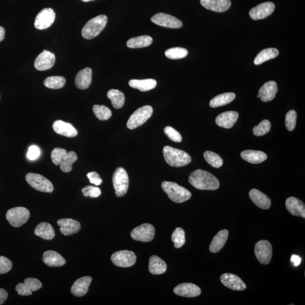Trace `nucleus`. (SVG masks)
I'll return each mask as SVG.
<instances>
[{"label":"nucleus","instance_id":"1","mask_svg":"<svg viewBox=\"0 0 305 305\" xmlns=\"http://www.w3.org/2000/svg\"><path fill=\"white\" fill-rule=\"evenodd\" d=\"M188 181L192 186L199 190L215 191L220 186L219 181L215 176L202 170L192 173Z\"/></svg>","mask_w":305,"mask_h":305},{"label":"nucleus","instance_id":"2","mask_svg":"<svg viewBox=\"0 0 305 305\" xmlns=\"http://www.w3.org/2000/svg\"><path fill=\"white\" fill-rule=\"evenodd\" d=\"M163 154L166 163L175 168L186 166L192 161L191 156L187 152L170 146L163 148Z\"/></svg>","mask_w":305,"mask_h":305},{"label":"nucleus","instance_id":"3","mask_svg":"<svg viewBox=\"0 0 305 305\" xmlns=\"http://www.w3.org/2000/svg\"><path fill=\"white\" fill-rule=\"evenodd\" d=\"M161 186L171 200L176 203H183L191 198V192L176 183L165 181Z\"/></svg>","mask_w":305,"mask_h":305},{"label":"nucleus","instance_id":"4","mask_svg":"<svg viewBox=\"0 0 305 305\" xmlns=\"http://www.w3.org/2000/svg\"><path fill=\"white\" fill-rule=\"evenodd\" d=\"M108 23V17L100 15L92 18L87 22L82 31L83 38L90 40L96 38L103 31Z\"/></svg>","mask_w":305,"mask_h":305},{"label":"nucleus","instance_id":"5","mask_svg":"<svg viewBox=\"0 0 305 305\" xmlns=\"http://www.w3.org/2000/svg\"><path fill=\"white\" fill-rule=\"evenodd\" d=\"M153 112V109L150 105H146L138 109L130 116L127 127L130 130H134L143 125L150 119Z\"/></svg>","mask_w":305,"mask_h":305},{"label":"nucleus","instance_id":"6","mask_svg":"<svg viewBox=\"0 0 305 305\" xmlns=\"http://www.w3.org/2000/svg\"><path fill=\"white\" fill-rule=\"evenodd\" d=\"M112 183L117 197H123L129 190V178L125 169L118 168L112 176Z\"/></svg>","mask_w":305,"mask_h":305},{"label":"nucleus","instance_id":"7","mask_svg":"<svg viewBox=\"0 0 305 305\" xmlns=\"http://www.w3.org/2000/svg\"><path fill=\"white\" fill-rule=\"evenodd\" d=\"M25 180L30 186L35 190L45 193H52L54 187L52 183L46 177L40 174L28 173L25 176Z\"/></svg>","mask_w":305,"mask_h":305},{"label":"nucleus","instance_id":"8","mask_svg":"<svg viewBox=\"0 0 305 305\" xmlns=\"http://www.w3.org/2000/svg\"><path fill=\"white\" fill-rule=\"evenodd\" d=\"M30 217L29 210L23 207H16L8 210L6 218L14 227H20L27 222Z\"/></svg>","mask_w":305,"mask_h":305},{"label":"nucleus","instance_id":"9","mask_svg":"<svg viewBox=\"0 0 305 305\" xmlns=\"http://www.w3.org/2000/svg\"><path fill=\"white\" fill-rule=\"evenodd\" d=\"M111 260L112 263L118 267H130L135 264L136 256L130 250H121L112 254Z\"/></svg>","mask_w":305,"mask_h":305},{"label":"nucleus","instance_id":"10","mask_svg":"<svg viewBox=\"0 0 305 305\" xmlns=\"http://www.w3.org/2000/svg\"><path fill=\"white\" fill-rule=\"evenodd\" d=\"M155 232V228L152 225L145 223L134 228L131 236L136 241L150 242L153 240Z\"/></svg>","mask_w":305,"mask_h":305},{"label":"nucleus","instance_id":"11","mask_svg":"<svg viewBox=\"0 0 305 305\" xmlns=\"http://www.w3.org/2000/svg\"><path fill=\"white\" fill-rule=\"evenodd\" d=\"M254 252L257 259L262 264H269L272 259V248L271 243L267 240H261L256 243Z\"/></svg>","mask_w":305,"mask_h":305},{"label":"nucleus","instance_id":"12","mask_svg":"<svg viewBox=\"0 0 305 305\" xmlns=\"http://www.w3.org/2000/svg\"><path fill=\"white\" fill-rule=\"evenodd\" d=\"M56 18V13L52 8H45L40 12L35 21V27L38 30H45L52 25Z\"/></svg>","mask_w":305,"mask_h":305},{"label":"nucleus","instance_id":"13","mask_svg":"<svg viewBox=\"0 0 305 305\" xmlns=\"http://www.w3.org/2000/svg\"><path fill=\"white\" fill-rule=\"evenodd\" d=\"M152 22L170 28H179L183 26L182 22L169 14L159 13L151 18Z\"/></svg>","mask_w":305,"mask_h":305},{"label":"nucleus","instance_id":"14","mask_svg":"<svg viewBox=\"0 0 305 305\" xmlns=\"http://www.w3.org/2000/svg\"><path fill=\"white\" fill-rule=\"evenodd\" d=\"M275 8L273 2H263L250 10L249 16L253 20H263L270 16L274 12Z\"/></svg>","mask_w":305,"mask_h":305},{"label":"nucleus","instance_id":"15","mask_svg":"<svg viewBox=\"0 0 305 305\" xmlns=\"http://www.w3.org/2000/svg\"><path fill=\"white\" fill-rule=\"evenodd\" d=\"M55 61L54 54L44 50L36 58L34 66L39 71L48 70L53 66Z\"/></svg>","mask_w":305,"mask_h":305},{"label":"nucleus","instance_id":"16","mask_svg":"<svg viewBox=\"0 0 305 305\" xmlns=\"http://www.w3.org/2000/svg\"><path fill=\"white\" fill-rule=\"evenodd\" d=\"M220 282L223 285L231 290L242 291L246 288V286L238 276L231 273H226L221 275Z\"/></svg>","mask_w":305,"mask_h":305},{"label":"nucleus","instance_id":"17","mask_svg":"<svg viewBox=\"0 0 305 305\" xmlns=\"http://www.w3.org/2000/svg\"><path fill=\"white\" fill-rule=\"evenodd\" d=\"M174 292L176 295L184 297H196L201 295V290L198 286L192 283H183L176 286Z\"/></svg>","mask_w":305,"mask_h":305},{"label":"nucleus","instance_id":"18","mask_svg":"<svg viewBox=\"0 0 305 305\" xmlns=\"http://www.w3.org/2000/svg\"><path fill=\"white\" fill-rule=\"evenodd\" d=\"M60 227V232L65 236H70L78 233L81 229V223L77 220L70 219H61L57 221Z\"/></svg>","mask_w":305,"mask_h":305},{"label":"nucleus","instance_id":"19","mask_svg":"<svg viewBox=\"0 0 305 305\" xmlns=\"http://www.w3.org/2000/svg\"><path fill=\"white\" fill-rule=\"evenodd\" d=\"M285 206L288 212L292 215L305 218V203L300 199L295 197L288 198L285 201Z\"/></svg>","mask_w":305,"mask_h":305},{"label":"nucleus","instance_id":"20","mask_svg":"<svg viewBox=\"0 0 305 305\" xmlns=\"http://www.w3.org/2000/svg\"><path fill=\"white\" fill-rule=\"evenodd\" d=\"M277 83L274 81L268 82L260 89L257 97L261 101L266 103L274 99L276 94L278 92Z\"/></svg>","mask_w":305,"mask_h":305},{"label":"nucleus","instance_id":"21","mask_svg":"<svg viewBox=\"0 0 305 305\" xmlns=\"http://www.w3.org/2000/svg\"><path fill=\"white\" fill-rule=\"evenodd\" d=\"M239 113L235 111H228L220 114L216 119L218 126L224 129H231L238 121Z\"/></svg>","mask_w":305,"mask_h":305},{"label":"nucleus","instance_id":"22","mask_svg":"<svg viewBox=\"0 0 305 305\" xmlns=\"http://www.w3.org/2000/svg\"><path fill=\"white\" fill-rule=\"evenodd\" d=\"M200 2L205 8L218 13L226 12L231 5V0H200Z\"/></svg>","mask_w":305,"mask_h":305},{"label":"nucleus","instance_id":"23","mask_svg":"<svg viewBox=\"0 0 305 305\" xmlns=\"http://www.w3.org/2000/svg\"><path fill=\"white\" fill-rule=\"evenodd\" d=\"M54 131L62 136L74 137L78 135L77 130L70 123L58 120L53 123Z\"/></svg>","mask_w":305,"mask_h":305},{"label":"nucleus","instance_id":"24","mask_svg":"<svg viewBox=\"0 0 305 305\" xmlns=\"http://www.w3.org/2000/svg\"><path fill=\"white\" fill-rule=\"evenodd\" d=\"M92 70L89 67H86L79 71L76 76L75 83L80 89L88 88L92 83Z\"/></svg>","mask_w":305,"mask_h":305},{"label":"nucleus","instance_id":"25","mask_svg":"<svg viewBox=\"0 0 305 305\" xmlns=\"http://www.w3.org/2000/svg\"><path fill=\"white\" fill-rule=\"evenodd\" d=\"M249 195L254 204L260 209L267 210L270 208L271 205L270 198L262 192L256 189H252L249 192Z\"/></svg>","mask_w":305,"mask_h":305},{"label":"nucleus","instance_id":"26","mask_svg":"<svg viewBox=\"0 0 305 305\" xmlns=\"http://www.w3.org/2000/svg\"><path fill=\"white\" fill-rule=\"evenodd\" d=\"M92 278L90 277H85L76 281L72 285L71 292L76 297H82L86 295L88 291Z\"/></svg>","mask_w":305,"mask_h":305},{"label":"nucleus","instance_id":"27","mask_svg":"<svg viewBox=\"0 0 305 305\" xmlns=\"http://www.w3.org/2000/svg\"><path fill=\"white\" fill-rule=\"evenodd\" d=\"M43 261L49 267H61L66 263V260L59 253L48 250L44 253Z\"/></svg>","mask_w":305,"mask_h":305},{"label":"nucleus","instance_id":"28","mask_svg":"<svg viewBox=\"0 0 305 305\" xmlns=\"http://www.w3.org/2000/svg\"><path fill=\"white\" fill-rule=\"evenodd\" d=\"M229 232L227 230H223L218 232L210 243V251L213 253L219 252L223 248L227 241Z\"/></svg>","mask_w":305,"mask_h":305},{"label":"nucleus","instance_id":"29","mask_svg":"<svg viewBox=\"0 0 305 305\" xmlns=\"http://www.w3.org/2000/svg\"><path fill=\"white\" fill-rule=\"evenodd\" d=\"M241 157L252 164H259L266 161L267 155L262 151L246 150L241 152Z\"/></svg>","mask_w":305,"mask_h":305},{"label":"nucleus","instance_id":"30","mask_svg":"<svg viewBox=\"0 0 305 305\" xmlns=\"http://www.w3.org/2000/svg\"><path fill=\"white\" fill-rule=\"evenodd\" d=\"M149 270L152 275H161L166 271L167 264L158 256H152L149 261Z\"/></svg>","mask_w":305,"mask_h":305},{"label":"nucleus","instance_id":"31","mask_svg":"<svg viewBox=\"0 0 305 305\" xmlns=\"http://www.w3.org/2000/svg\"><path fill=\"white\" fill-rule=\"evenodd\" d=\"M157 81L154 79H148L143 80L132 79L129 82V85L132 88L137 89L142 92H147L155 88Z\"/></svg>","mask_w":305,"mask_h":305},{"label":"nucleus","instance_id":"32","mask_svg":"<svg viewBox=\"0 0 305 305\" xmlns=\"http://www.w3.org/2000/svg\"><path fill=\"white\" fill-rule=\"evenodd\" d=\"M35 234L47 240H50L55 237V232L52 225L47 222H42L36 226Z\"/></svg>","mask_w":305,"mask_h":305},{"label":"nucleus","instance_id":"33","mask_svg":"<svg viewBox=\"0 0 305 305\" xmlns=\"http://www.w3.org/2000/svg\"><path fill=\"white\" fill-rule=\"evenodd\" d=\"M236 97L233 92L224 93L214 97L210 102V106L213 108L223 107L233 101Z\"/></svg>","mask_w":305,"mask_h":305},{"label":"nucleus","instance_id":"34","mask_svg":"<svg viewBox=\"0 0 305 305\" xmlns=\"http://www.w3.org/2000/svg\"><path fill=\"white\" fill-rule=\"evenodd\" d=\"M107 96L111 101V104L115 109H119L124 106L125 96L121 91L118 89H112L109 90Z\"/></svg>","mask_w":305,"mask_h":305},{"label":"nucleus","instance_id":"35","mask_svg":"<svg viewBox=\"0 0 305 305\" xmlns=\"http://www.w3.org/2000/svg\"><path fill=\"white\" fill-rule=\"evenodd\" d=\"M152 42V39L151 36L144 35L129 39L127 41V46L130 48H144L151 45Z\"/></svg>","mask_w":305,"mask_h":305},{"label":"nucleus","instance_id":"36","mask_svg":"<svg viewBox=\"0 0 305 305\" xmlns=\"http://www.w3.org/2000/svg\"><path fill=\"white\" fill-rule=\"evenodd\" d=\"M279 54V52L277 49L272 48L265 49L258 54L254 59V63L256 65H260L264 62L275 59L278 56Z\"/></svg>","mask_w":305,"mask_h":305},{"label":"nucleus","instance_id":"37","mask_svg":"<svg viewBox=\"0 0 305 305\" xmlns=\"http://www.w3.org/2000/svg\"><path fill=\"white\" fill-rule=\"evenodd\" d=\"M78 156L73 151L67 152L60 163V169L64 173L71 172L72 165L77 160Z\"/></svg>","mask_w":305,"mask_h":305},{"label":"nucleus","instance_id":"38","mask_svg":"<svg viewBox=\"0 0 305 305\" xmlns=\"http://www.w3.org/2000/svg\"><path fill=\"white\" fill-rule=\"evenodd\" d=\"M66 79L63 76H53L46 78L44 84L47 88L58 89L63 88L66 84Z\"/></svg>","mask_w":305,"mask_h":305},{"label":"nucleus","instance_id":"39","mask_svg":"<svg viewBox=\"0 0 305 305\" xmlns=\"http://www.w3.org/2000/svg\"><path fill=\"white\" fill-rule=\"evenodd\" d=\"M203 157H204L207 163L214 168H220L223 164V159L216 152L206 151L203 154Z\"/></svg>","mask_w":305,"mask_h":305},{"label":"nucleus","instance_id":"40","mask_svg":"<svg viewBox=\"0 0 305 305\" xmlns=\"http://www.w3.org/2000/svg\"><path fill=\"white\" fill-rule=\"evenodd\" d=\"M93 111L97 118L100 121H106L110 119L112 115V112L105 105H94L93 107Z\"/></svg>","mask_w":305,"mask_h":305},{"label":"nucleus","instance_id":"41","mask_svg":"<svg viewBox=\"0 0 305 305\" xmlns=\"http://www.w3.org/2000/svg\"><path fill=\"white\" fill-rule=\"evenodd\" d=\"M188 50L186 49L176 47L167 50L165 56L171 60H179L183 59L188 55Z\"/></svg>","mask_w":305,"mask_h":305},{"label":"nucleus","instance_id":"42","mask_svg":"<svg viewBox=\"0 0 305 305\" xmlns=\"http://www.w3.org/2000/svg\"><path fill=\"white\" fill-rule=\"evenodd\" d=\"M172 240L175 248H180L183 246L186 242L185 232L183 229L180 227L176 228L172 235Z\"/></svg>","mask_w":305,"mask_h":305},{"label":"nucleus","instance_id":"43","mask_svg":"<svg viewBox=\"0 0 305 305\" xmlns=\"http://www.w3.org/2000/svg\"><path fill=\"white\" fill-rule=\"evenodd\" d=\"M271 128L270 122L265 119L261 122L259 125L254 127L253 133L256 136H263L270 131Z\"/></svg>","mask_w":305,"mask_h":305},{"label":"nucleus","instance_id":"44","mask_svg":"<svg viewBox=\"0 0 305 305\" xmlns=\"http://www.w3.org/2000/svg\"><path fill=\"white\" fill-rule=\"evenodd\" d=\"M297 114L295 110L289 111L286 113L285 119V124L286 129L289 131H292L295 130L297 123Z\"/></svg>","mask_w":305,"mask_h":305},{"label":"nucleus","instance_id":"45","mask_svg":"<svg viewBox=\"0 0 305 305\" xmlns=\"http://www.w3.org/2000/svg\"><path fill=\"white\" fill-rule=\"evenodd\" d=\"M67 151L64 149L60 148H54L51 152V159L54 165L58 166L60 165L62 159L67 154Z\"/></svg>","mask_w":305,"mask_h":305},{"label":"nucleus","instance_id":"46","mask_svg":"<svg viewBox=\"0 0 305 305\" xmlns=\"http://www.w3.org/2000/svg\"><path fill=\"white\" fill-rule=\"evenodd\" d=\"M164 132L166 136L174 142L180 143L182 141V137H181L180 133L172 127H165Z\"/></svg>","mask_w":305,"mask_h":305},{"label":"nucleus","instance_id":"47","mask_svg":"<svg viewBox=\"0 0 305 305\" xmlns=\"http://www.w3.org/2000/svg\"><path fill=\"white\" fill-rule=\"evenodd\" d=\"M82 193L85 197L97 198L101 195V191L99 188L88 186L82 189Z\"/></svg>","mask_w":305,"mask_h":305},{"label":"nucleus","instance_id":"48","mask_svg":"<svg viewBox=\"0 0 305 305\" xmlns=\"http://www.w3.org/2000/svg\"><path fill=\"white\" fill-rule=\"evenodd\" d=\"M12 262L7 258L0 256V274H6L12 268Z\"/></svg>","mask_w":305,"mask_h":305},{"label":"nucleus","instance_id":"49","mask_svg":"<svg viewBox=\"0 0 305 305\" xmlns=\"http://www.w3.org/2000/svg\"><path fill=\"white\" fill-rule=\"evenodd\" d=\"M24 283L28 285L32 292L37 291L42 288V283L37 279L28 278L24 280Z\"/></svg>","mask_w":305,"mask_h":305},{"label":"nucleus","instance_id":"50","mask_svg":"<svg viewBox=\"0 0 305 305\" xmlns=\"http://www.w3.org/2000/svg\"><path fill=\"white\" fill-rule=\"evenodd\" d=\"M16 291L18 295L22 296H27L32 295V292L30 288L25 283H20L17 285L16 287Z\"/></svg>","mask_w":305,"mask_h":305},{"label":"nucleus","instance_id":"51","mask_svg":"<svg viewBox=\"0 0 305 305\" xmlns=\"http://www.w3.org/2000/svg\"><path fill=\"white\" fill-rule=\"evenodd\" d=\"M40 154H41V151L39 148L36 145H32L28 149L27 156L30 160L34 161L39 157Z\"/></svg>","mask_w":305,"mask_h":305},{"label":"nucleus","instance_id":"52","mask_svg":"<svg viewBox=\"0 0 305 305\" xmlns=\"http://www.w3.org/2000/svg\"><path fill=\"white\" fill-rule=\"evenodd\" d=\"M87 177H88L90 183L96 185V186H100L103 183V180H102L99 174L96 172H90L87 174Z\"/></svg>","mask_w":305,"mask_h":305},{"label":"nucleus","instance_id":"53","mask_svg":"<svg viewBox=\"0 0 305 305\" xmlns=\"http://www.w3.org/2000/svg\"><path fill=\"white\" fill-rule=\"evenodd\" d=\"M8 294L4 289L0 288V305H2L8 299Z\"/></svg>","mask_w":305,"mask_h":305},{"label":"nucleus","instance_id":"54","mask_svg":"<svg viewBox=\"0 0 305 305\" xmlns=\"http://www.w3.org/2000/svg\"><path fill=\"white\" fill-rule=\"evenodd\" d=\"M290 261L293 263L294 266L297 267L301 263V259L299 256L293 255Z\"/></svg>","mask_w":305,"mask_h":305},{"label":"nucleus","instance_id":"55","mask_svg":"<svg viewBox=\"0 0 305 305\" xmlns=\"http://www.w3.org/2000/svg\"><path fill=\"white\" fill-rule=\"evenodd\" d=\"M5 31L4 28L0 26V42L4 40Z\"/></svg>","mask_w":305,"mask_h":305},{"label":"nucleus","instance_id":"56","mask_svg":"<svg viewBox=\"0 0 305 305\" xmlns=\"http://www.w3.org/2000/svg\"><path fill=\"white\" fill-rule=\"evenodd\" d=\"M82 1L83 2H89V1H94V0H82Z\"/></svg>","mask_w":305,"mask_h":305}]
</instances>
